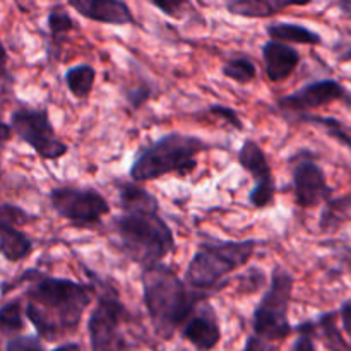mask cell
Wrapping results in <instances>:
<instances>
[{
	"label": "cell",
	"mask_w": 351,
	"mask_h": 351,
	"mask_svg": "<svg viewBox=\"0 0 351 351\" xmlns=\"http://www.w3.org/2000/svg\"><path fill=\"white\" fill-rule=\"evenodd\" d=\"M117 189L122 213L110 223L113 245L141 269L163 264L175 254L177 242L161 216L158 197L136 182H122Z\"/></svg>",
	"instance_id": "6da1fadb"
},
{
	"label": "cell",
	"mask_w": 351,
	"mask_h": 351,
	"mask_svg": "<svg viewBox=\"0 0 351 351\" xmlns=\"http://www.w3.org/2000/svg\"><path fill=\"white\" fill-rule=\"evenodd\" d=\"M24 281L27 283L24 314L45 341H57L77 331L96 295L93 285L48 276L36 269L24 271L14 285Z\"/></svg>",
	"instance_id": "7a4b0ae2"
},
{
	"label": "cell",
	"mask_w": 351,
	"mask_h": 351,
	"mask_svg": "<svg viewBox=\"0 0 351 351\" xmlns=\"http://www.w3.org/2000/svg\"><path fill=\"white\" fill-rule=\"evenodd\" d=\"M141 285L153 331L163 341H170L178 329L182 331L197 304L209 300L208 295L192 291L184 278L165 263L143 269Z\"/></svg>",
	"instance_id": "3957f363"
},
{
	"label": "cell",
	"mask_w": 351,
	"mask_h": 351,
	"mask_svg": "<svg viewBox=\"0 0 351 351\" xmlns=\"http://www.w3.org/2000/svg\"><path fill=\"white\" fill-rule=\"evenodd\" d=\"M259 247V240H208L197 245L184 273V281L192 291L202 295L218 293L230 283V276L249 264Z\"/></svg>",
	"instance_id": "277c9868"
},
{
	"label": "cell",
	"mask_w": 351,
	"mask_h": 351,
	"mask_svg": "<svg viewBox=\"0 0 351 351\" xmlns=\"http://www.w3.org/2000/svg\"><path fill=\"white\" fill-rule=\"evenodd\" d=\"M213 146L201 137L182 132H168L137 151L129 168L130 182L160 180L167 175L187 177L197 168V156Z\"/></svg>",
	"instance_id": "5b68a950"
},
{
	"label": "cell",
	"mask_w": 351,
	"mask_h": 351,
	"mask_svg": "<svg viewBox=\"0 0 351 351\" xmlns=\"http://www.w3.org/2000/svg\"><path fill=\"white\" fill-rule=\"evenodd\" d=\"M293 288V274L281 266L274 267L269 285L254 308L252 335L273 345H281V341L295 332L290 322Z\"/></svg>",
	"instance_id": "8992f818"
},
{
	"label": "cell",
	"mask_w": 351,
	"mask_h": 351,
	"mask_svg": "<svg viewBox=\"0 0 351 351\" xmlns=\"http://www.w3.org/2000/svg\"><path fill=\"white\" fill-rule=\"evenodd\" d=\"M130 314L115 288L105 287L98 293L96 305L88 319V338L91 351H129L123 335V322Z\"/></svg>",
	"instance_id": "52a82bcc"
},
{
	"label": "cell",
	"mask_w": 351,
	"mask_h": 351,
	"mask_svg": "<svg viewBox=\"0 0 351 351\" xmlns=\"http://www.w3.org/2000/svg\"><path fill=\"white\" fill-rule=\"evenodd\" d=\"M48 199L57 216L75 228H96L112 213V206L105 195L93 187H55Z\"/></svg>",
	"instance_id": "ba28073f"
},
{
	"label": "cell",
	"mask_w": 351,
	"mask_h": 351,
	"mask_svg": "<svg viewBox=\"0 0 351 351\" xmlns=\"http://www.w3.org/2000/svg\"><path fill=\"white\" fill-rule=\"evenodd\" d=\"M12 132L26 143L41 160L57 161L69 153V146L58 139L47 108L23 106L10 113Z\"/></svg>",
	"instance_id": "9c48e42d"
},
{
	"label": "cell",
	"mask_w": 351,
	"mask_h": 351,
	"mask_svg": "<svg viewBox=\"0 0 351 351\" xmlns=\"http://www.w3.org/2000/svg\"><path fill=\"white\" fill-rule=\"evenodd\" d=\"M341 101L351 108V91L339 81L331 77L311 81L290 95L281 96L276 108L290 122H298L302 117L311 115L312 110L322 108L331 103Z\"/></svg>",
	"instance_id": "30bf717a"
},
{
	"label": "cell",
	"mask_w": 351,
	"mask_h": 351,
	"mask_svg": "<svg viewBox=\"0 0 351 351\" xmlns=\"http://www.w3.org/2000/svg\"><path fill=\"white\" fill-rule=\"evenodd\" d=\"M291 185L298 208L312 209L332 199L335 189L329 185L324 168L307 149L291 158Z\"/></svg>",
	"instance_id": "8fae6325"
},
{
	"label": "cell",
	"mask_w": 351,
	"mask_h": 351,
	"mask_svg": "<svg viewBox=\"0 0 351 351\" xmlns=\"http://www.w3.org/2000/svg\"><path fill=\"white\" fill-rule=\"evenodd\" d=\"M237 161L254 178V187L249 192V204L254 209L269 208L276 197V178L273 168L267 161L266 153L259 143L254 139H245L237 153Z\"/></svg>",
	"instance_id": "7c38bea8"
},
{
	"label": "cell",
	"mask_w": 351,
	"mask_h": 351,
	"mask_svg": "<svg viewBox=\"0 0 351 351\" xmlns=\"http://www.w3.org/2000/svg\"><path fill=\"white\" fill-rule=\"evenodd\" d=\"M182 338L197 351H213L221 343L223 332L216 308L209 300H202L194 308L182 328Z\"/></svg>",
	"instance_id": "4fadbf2b"
},
{
	"label": "cell",
	"mask_w": 351,
	"mask_h": 351,
	"mask_svg": "<svg viewBox=\"0 0 351 351\" xmlns=\"http://www.w3.org/2000/svg\"><path fill=\"white\" fill-rule=\"evenodd\" d=\"M67 5L84 19L106 26H136L129 3L122 0H69Z\"/></svg>",
	"instance_id": "5bb4252c"
},
{
	"label": "cell",
	"mask_w": 351,
	"mask_h": 351,
	"mask_svg": "<svg viewBox=\"0 0 351 351\" xmlns=\"http://www.w3.org/2000/svg\"><path fill=\"white\" fill-rule=\"evenodd\" d=\"M264 71L271 82H283L297 71L302 62L300 51L295 47L280 41L267 40L261 48Z\"/></svg>",
	"instance_id": "9a60e30c"
},
{
	"label": "cell",
	"mask_w": 351,
	"mask_h": 351,
	"mask_svg": "<svg viewBox=\"0 0 351 351\" xmlns=\"http://www.w3.org/2000/svg\"><path fill=\"white\" fill-rule=\"evenodd\" d=\"M311 2H287V0H232L225 3L228 14L245 19H267L290 7H305Z\"/></svg>",
	"instance_id": "2e32d148"
},
{
	"label": "cell",
	"mask_w": 351,
	"mask_h": 351,
	"mask_svg": "<svg viewBox=\"0 0 351 351\" xmlns=\"http://www.w3.org/2000/svg\"><path fill=\"white\" fill-rule=\"evenodd\" d=\"M266 34L269 40L280 41L287 45H308V47H321L324 45L321 34L304 24L287 23V21H274L267 24Z\"/></svg>",
	"instance_id": "e0dca14e"
},
{
	"label": "cell",
	"mask_w": 351,
	"mask_h": 351,
	"mask_svg": "<svg viewBox=\"0 0 351 351\" xmlns=\"http://www.w3.org/2000/svg\"><path fill=\"white\" fill-rule=\"evenodd\" d=\"M65 86L75 99H88L95 89L96 69L89 64H77L67 69L64 75Z\"/></svg>",
	"instance_id": "ac0fdd59"
},
{
	"label": "cell",
	"mask_w": 351,
	"mask_h": 351,
	"mask_svg": "<svg viewBox=\"0 0 351 351\" xmlns=\"http://www.w3.org/2000/svg\"><path fill=\"white\" fill-rule=\"evenodd\" d=\"M34 243L19 228H12L0 235V256L9 263H21L33 254Z\"/></svg>",
	"instance_id": "d6986e66"
},
{
	"label": "cell",
	"mask_w": 351,
	"mask_h": 351,
	"mask_svg": "<svg viewBox=\"0 0 351 351\" xmlns=\"http://www.w3.org/2000/svg\"><path fill=\"white\" fill-rule=\"evenodd\" d=\"M338 312H322L315 319L317 331L328 351H351V345L345 339L338 326Z\"/></svg>",
	"instance_id": "ffe728a7"
},
{
	"label": "cell",
	"mask_w": 351,
	"mask_h": 351,
	"mask_svg": "<svg viewBox=\"0 0 351 351\" xmlns=\"http://www.w3.org/2000/svg\"><path fill=\"white\" fill-rule=\"evenodd\" d=\"M298 122L311 123V125L317 127V129H321L326 136L338 141L341 146L351 149V130L341 122V120L335 119V117H324V115H305L302 117Z\"/></svg>",
	"instance_id": "44dd1931"
},
{
	"label": "cell",
	"mask_w": 351,
	"mask_h": 351,
	"mask_svg": "<svg viewBox=\"0 0 351 351\" xmlns=\"http://www.w3.org/2000/svg\"><path fill=\"white\" fill-rule=\"evenodd\" d=\"M221 74L226 79H230V81L237 82V84H249V82H252L257 77V65L247 55L230 57L223 64Z\"/></svg>",
	"instance_id": "7402d4cb"
},
{
	"label": "cell",
	"mask_w": 351,
	"mask_h": 351,
	"mask_svg": "<svg viewBox=\"0 0 351 351\" xmlns=\"http://www.w3.org/2000/svg\"><path fill=\"white\" fill-rule=\"evenodd\" d=\"M24 305L21 298L7 302L0 307V332L17 336L24 329Z\"/></svg>",
	"instance_id": "603a6c76"
},
{
	"label": "cell",
	"mask_w": 351,
	"mask_h": 351,
	"mask_svg": "<svg viewBox=\"0 0 351 351\" xmlns=\"http://www.w3.org/2000/svg\"><path fill=\"white\" fill-rule=\"evenodd\" d=\"M346 209H351L348 204V197L331 199L329 202H326L324 209L321 213V219H319V228H321V232H336L341 226V223L346 219Z\"/></svg>",
	"instance_id": "cb8c5ba5"
},
{
	"label": "cell",
	"mask_w": 351,
	"mask_h": 351,
	"mask_svg": "<svg viewBox=\"0 0 351 351\" xmlns=\"http://www.w3.org/2000/svg\"><path fill=\"white\" fill-rule=\"evenodd\" d=\"M47 26L53 43H60L71 31L75 29V23L67 9L57 5L50 10L47 17Z\"/></svg>",
	"instance_id": "d4e9b609"
},
{
	"label": "cell",
	"mask_w": 351,
	"mask_h": 351,
	"mask_svg": "<svg viewBox=\"0 0 351 351\" xmlns=\"http://www.w3.org/2000/svg\"><path fill=\"white\" fill-rule=\"evenodd\" d=\"M36 221V216L16 204L0 202V235L12 228H21Z\"/></svg>",
	"instance_id": "484cf974"
},
{
	"label": "cell",
	"mask_w": 351,
	"mask_h": 351,
	"mask_svg": "<svg viewBox=\"0 0 351 351\" xmlns=\"http://www.w3.org/2000/svg\"><path fill=\"white\" fill-rule=\"evenodd\" d=\"M293 331L297 332L293 345L290 351H317L315 346V332H317V324L315 321H304L300 324L293 326Z\"/></svg>",
	"instance_id": "4316f807"
},
{
	"label": "cell",
	"mask_w": 351,
	"mask_h": 351,
	"mask_svg": "<svg viewBox=\"0 0 351 351\" xmlns=\"http://www.w3.org/2000/svg\"><path fill=\"white\" fill-rule=\"evenodd\" d=\"M3 351H47L38 335H17L7 339Z\"/></svg>",
	"instance_id": "83f0119b"
},
{
	"label": "cell",
	"mask_w": 351,
	"mask_h": 351,
	"mask_svg": "<svg viewBox=\"0 0 351 351\" xmlns=\"http://www.w3.org/2000/svg\"><path fill=\"white\" fill-rule=\"evenodd\" d=\"M208 115H213L215 119L223 120L225 123H228V127H232L233 130L237 132H243L245 130V125H243L242 119H240L239 112L232 106H225V105H211L208 110H206Z\"/></svg>",
	"instance_id": "f1b7e54d"
},
{
	"label": "cell",
	"mask_w": 351,
	"mask_h": 351,
	"mask_svg": "<svg viewBox=\"0 0 351 351\" xmlns=\"http://www.w3.org/2000/svg\"><path fill=\"white\" fill-rule=\"evenodd\" d=\"M266 285V274H264L263 269H254L247 271L245 276L240 278V293H245V295H252L256 291L263 290V287Z\"/></svg>",
	"instance_id": "f546056e"
},
{
	"label": "cell",
	"mask_w": 351,
	"mask_h": 351,
	"mask_svg": "<svg viewBox=\"0 0 351 351\" xmlns=\"http://www.w3.org/2000/svg\"><path fill=\"white\" fill-rule=\"evenodd\" d=\"M149 5L163 12L165 16L171 17V19H182L185 9H191L192 7L191 2H187V0H178V2H156V0H151Z\"/></svg>",
	"instance_id": "4dcf8cb0"
},
{
	"label": "cell",
	"mask_w": 351,
	"mask_h": 351,
	"mask_svg": "<svg viewBox=\"0 0 351 351\" xmlns=\"http://www.w3.org/2000/svg\"><path fill=\"white\" fill-rule=\"evenodd\" d=\"M151 95H153V91H151L149 86L141 84L137 86V88H134L132 91H127L125 99L134 110H139L141 106L146 105V101L151 98Z\"/></svg>",
	"instance_id": "1f68e13d"
},
{
	"label": "cell",
	"mask_w": 351,
	"mask_h": 351,
	"mask_svg": "<svg viewBox=\"0 0 351 351\" xmlns=\"http://www.w3.org/2000/svg\"><path fill=\"white\" fill-rule=\"evenodd\" d=\"M276 346L278 345H273V343L269 341H264L259 336L250 335L247 336L245 345H243L242 351H276Z\"/></svg>",
	"instance_id": "d6a6232c"
},
{
	"label": "cell",
	"mask_w": 351,
	"mask_h": 351,
	"mask_svg": "<svg viewBox=\"0 0 351 351\" xmlns=\"http://www.w3.org/2000/svg\"><path fill=\"white\" fill-rule=\"evenodd\" d=\"M339 319H341V326H343V331L346 332V336L350 338L351 341V297L346 298L345 302L341 304L338 311Z\"/></svg>",
	"instance_id": "836d02e7"
},
{
	"label": "cell",
	"mask_w": 351,
	"mask_h": 351,
	"mask_svg": "<svg viewBox=\"0 0 351 351\" xmlns=\"http://www.w3.org/2000/svg\"><path fill=\"white\" fill-rule=\"evenodd\" d=\"M12 134L14 132H12V127H10V123H5L2 119H0V147L12 139Z\"/></svg>",
	"instance_id": "e575fe53"
},
{
	"label": "cell",
	"mask_w": 351,
	"mask_h": 351,
	"mask_svg": "<svg viewBox=\"0 0 351 351\" xmlns=\"http://www.w3.org/2000/svg\"><path fill=\"white\" fill-rule=\"evenodd\" d=\"M5 74H7V51H5V47L2 45V41H0V81L5 77Z\"/></svg>",
	"instance_id": "d590c367"
},
{
	"label": "cell",
	"mask_w": 351,
	"mask_h": 351,
	"mask_svg": "<svg viewBox=\"0 0 351 351\" xmlns=\"http://www.w3.org/2000/svg\"><path fill=\"white\" fill-rule=\"evenodd\" d=\"M51 351H82V346L79 343H64V345L57 346Z\"/></svg>",
	"instance_id": "8d00e7d4"
},
{
	"label": "cell",
	"mask_w": 351,
	"mask_h": 351,
	"mask_svg": "<svg viewBox=\"0 0 351 351\" xmlns=\"http://www.w3.org/2000/svg\"><path fill=\"white\" fill-rule=\"evenodd\" d=\"M346 197H348V204H350V208H351V194L346 195Z\"/></svg>",
	"instance_id": "74e56055"
}]
</instances>
